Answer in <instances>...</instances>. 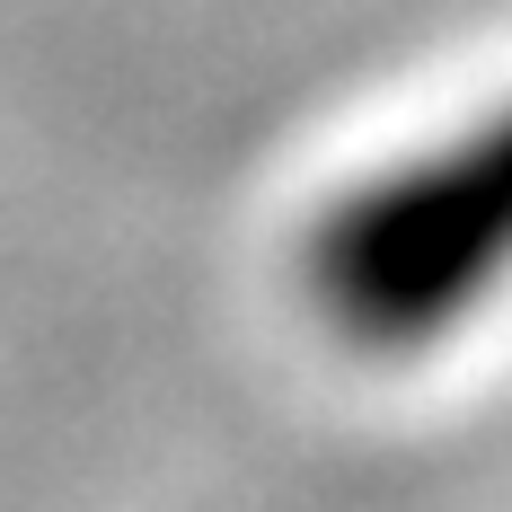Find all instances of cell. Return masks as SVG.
<instances>
[{
    "instance_id": "obj_1",
    "label": "cell",
    "mask_w": 512,
    "mask_h": 512,
    "mask_svg": "<svg viewBox=\"0 0 512 512\" xmlns=\"http://www.w3.org/2000/svg\"><path fill=\"white\" fill-rule=\"evenodd\" d=\"M512 274V106L451 151L354 186L309 239L318 309L354 345H424Z\"/></svg>"
}]
</instances>
